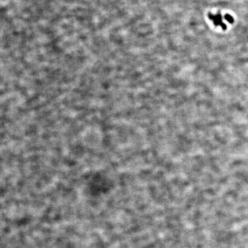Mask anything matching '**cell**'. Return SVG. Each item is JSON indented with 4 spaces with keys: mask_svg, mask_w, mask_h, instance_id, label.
Listing matches in <instances>:
<instances>
[{
    "mask_svg": "<svg viewBox=\"0 0 248 248\" xmlns=\"http://www.w3.org/2000/svg\"><path fill=\"white\" fill-rule=\"evenodd\" d=\"M225 19L227 21V22L230 24H232L234 22V19L231 15H229V14H226L224 16Z\"/></svg>",
    "mask_w": 248,
    "mask_h": 248,
    "instance_id": "2",
    "label": "cell"
},
{
    "mask_svg": "<svg viewBox=\"0 0 248 248\" xmlns=\"http://www.w3.org/2000/svg\"><path fill=\"white\" fill-rule=\"evenodd\" d=\"M209 19L213 21L214 24L216 26L219 25L222 27V29L225 31L227 29L226 25L223 23L222 20V16L220 13H217L216 15L212 13H209L208 15Z\"/></svg>",
    "mask_w": 248,
    "mask_h": 248,
    "instance_id": "1",
    "label": "cell"
}]
</instances>
